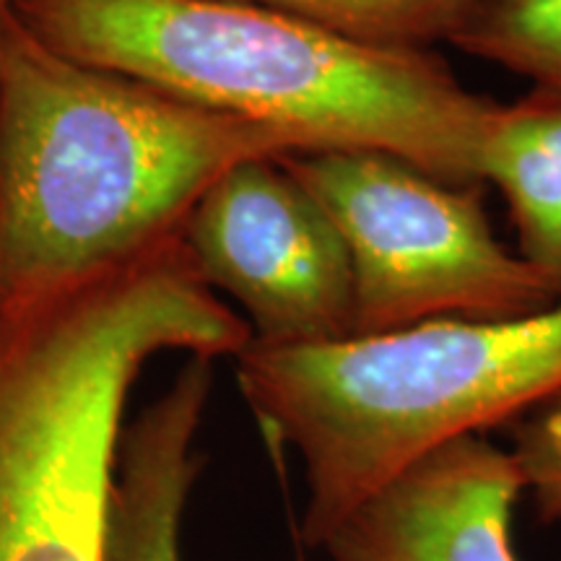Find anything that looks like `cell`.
<instances>
[{
  "label": "cell",
  "instance_id": "obj_13",
  "mask_svg": "<svg viewBox=\"0 0 561 561\" xmlns=\"http://www.w3.org/2000/svg\"><path fill=\"white\" fill-rule=\"evenodd\" d=\"M294 559H297V561H307V559H305V546H301V541H299L297 536H294Z\"/></svg>",
  "mask_w": 561,
  "mask_h": 561
},
{
  "label": "cell",
  "instance_id": "obj_9",
  "mask_svg": "<svg viewBox=\"0 0 561 561\" xmlns=\"http://www.w3.org/2000/svg\"><path fill=\"white\" fill-rule=\"evenodd\" d=\"M481 178L507 203L517 252L561 294V96L530 91L500 102Z\"/></svg>",
  "mask_w": 561,
  "mask_h": 561
},
{
  "label": "cell",
  "instance_id": "obj_4",
  "mask_svg": "<svg viewBox=\"0 0 561 561\" xmlns=\"http://www.w3.org/2000/svg\"><path fill=\"white\" fill-rule=\"evenodd\" d=\"M237 385L305 468L294 536L320 549L380 483L445 442L515 424L561 396V301L504 320H430L307 346L250 343Z\"/></svg>",
  "mask_w": 561,
  "mask_h": 561
},
{
  "label": "cell",
  "instance_id": "obj_10",
  "mask_svg": "<svg viewBox=\"0 0 561 561\" xmlns=\"http://www.w3.org/2000/svg\"><path fill=\"white\" fill-rule=\"evenodd\" d=\"M335 37L390 53H432L455 37L476 0H244Z\"/></svg>",
  "mask_w": 561,
  "mask_h": 561
},
{
  "label": "cell",
  "instance_id": "obj_7",
  "mask_svg": "<svg viewBox=\"0 0 561 561\" xmlns=\"http://www.w3.org/2000/svg\"><path fill=\"white\" fill-rule=\"evenodd\" d=\"M523 494L512 453L466 434L392 473L320 549L331 561H517L510 525Z\"/></svg>",
  "mask_w": 561,
  "mask_h": 561
},
{
  "label": "cell",
  "instance_id": "obj_8",
  "mask_svg": "<svg viewBox=\"0 0 561 561\" xmlns=\"http://www.w3.org/2000/svg\"><path fill=\"white\" fill-rule=\"evenodd\" d=\"M214 362L187 356L159 398L125 424L112 476L104 561H185L182 525L203 458L195 450Z\"/></svg>",
  "mask_w": 561,
  "mask_h": 561
},
{
  "label": "cell",
  "instance_id": "obj_11",
  "mask_svg": "<svg viewBox=\"0 0 561 561\" xmlns=\"http://www.w3.org/2000/svg\"><path fill=\"white\" fill-rule=\"evenodd\" d=\"M450 45L561 96V0H476Z\"/></svg>",
  "mask_w": 561,
  "mask_h": 561
},
{
  "label": "cell",
  "instance_id": "obj_6",
  "mask_svg": "<svg viewBox=\"0 0 561 561\" xmlns=\"http://www.w3.org/2000/svg\"><path fill=\"white\" fill-rule=\"evenodd\" d=\"M180 234L208 289L240 305L252 343L307 346L354 335L346 242L280 157L224 172Z\"/></svg>",
  "mask_w": 561,
  "mask_h": 561
},
{
  "label": "cell",
  "instance_id": "obj_1",
  "mask_svg": "<svg viewBox=\"0 0 561 561\" xmlns=\"http://www.w3.org/2000/svg\"><path fill=\"white\" fill-rule=\"evenodd\" d=\"M299 151L268 125L198 107L55 50L0 19V305L66 289L182 231L224 172Z\"/></svg>",
  "mask_w": 561,
  "mask_h": 561
},
{
  "label": "cell",
  "instance_id": "obj_12",
  "mask_svg": "<svg viewBox=\"0 0 561 561\" xmlns=\"http://www.w3.org/2000/svg\"><path fill=\"white\" fill-rule=\"evenodd\" d=\"M512 458L541 520H561V396L512 424Z\"/></svg>",
  "mask_w": 561,
  "mask_h": 561
},
{
  "label": "cell",
  "instance_id": "obj_5",
  "mask_svg": "<svg viewBox=\"0 0 561 561\" xmlns=\"http://www.w3.org/2000/svg\"><path fill=\"white\" fill-rule=\"evenodd\" d=\"M280 161L346 242L354 335L520 318L561 301L536 265L496 240L481 187L450 185L385 151H294Z\"/></svg>",
  "mask_w": 561,
  "mask_h": 561
},
{
  "label": "cell",
  "instance_id": "obj_3",
  "mask_svg": "<svg viewBox=\"0 0 561 561\" xmlns=\"http://www.w3.org/2000/svg\"><path fill=\"white\" fill-rule=\"evenodd\" d=\"M250 341L182 237L0 305V561H104L133 385L161 354L221 359Z\"/></svg>",
  "mask_w": 561,
  "mask_h": 561
},
{
  "label": "cell",
  "instance_id": "obj_2",
  "mask_svg": "<svg viewBox=\"0 0 561 561\" xmlns=\"http://www.w3.org/2000/svg\"><path fill=\"white\" fill-rule=\"evenodd\" d=\"M11 9L70 58L268 125L299 151H385L450 185H483L500 102L462 87L434 50H371L244 0H11Z\"/></svg>",
  "mask_w": 561,
  "mask_h": 561
},
{
  "label": "cell",
  "instance_id": "obj_14",
  "mask_svg": "<svg viewBox=\"0 0 561 561\" xmlns=\"http://www.w3.org/2000/svg\"><path fill=\"white\" fill-rule=\"evenodd\" d=\"M5 5H9V0H0V19H3V11H5Z\"/></svg>",
  "mask_w": 561,
  "mask_h": 561
}]
</instances>
